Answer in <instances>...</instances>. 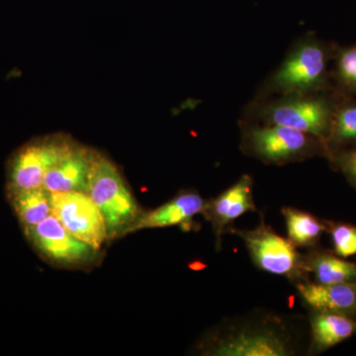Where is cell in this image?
<instances>
[{"mask_svg": "<svg viewBox=\"0 0 356 356\" xmlns=\"http://www.w3.org/2000/svg\"><path fill=\"white\" fill-rule=\"evenodd\" d=\"M95 154L74 146L44 177L43 187L50 193L88 192L89 175Z\"/></svg>", "mask_w": 356, "mask_h": 356, "instance_id": "obj_12", "label": "cell"}, {"mask_svg": "<svg viewBox=\"0 0 356 356\" xmlns=\"http://www.w3.org/2000/svg\"><path fill=\"white\" fill-rule=\"evenodd\" d=\"M206 201L200 194L185 191L156 209L142 213L126 234L145 229L166 228L180 226L191 229L196 215L202 214Z\"/></svg>", "mask_w": 356, "mask_h": 356, "instance_id": "obj_11", "label": "cell"}, {"mask_svg": "<svg viewBox=\"0 0 356 356\" xmlns=\"http://www.w3.org/2000/svg\"><path fill=\"white\" fill-rule=\"evenodd\" d=\"M229 233L242 238L250 259L259 270L286 278L294 284L309 280L304 254L289 238L278 235L261 215V222L254 229L232 227Z\"/></svg>", "mask_w": 356, "mask_h": 356, "instance_id": "obj_4", "label": "cell"}, {"mask_svg": "<svg viewBox=\"0 0 356 356\" xmlns=\"http://www.w3.org/2000/svg\"><path fill=\"white\" fill-rule=\"evenodd\" d=\"M298 348L286 318L257 313L222 322L206 337L202 351L214 356H290L297 355Z\"/></svg>", "mask_w": 356, "mask_h": 356, "instance_id": "obj_1", "label": "cell"}, {"mask_svg": "<svg viewBox=\"0 0 356 356\" xmlns=\"http://www.w3.org/2000/svg\"><path fill=\"white\" fill-rule=\"evenodd\" d=\"M86 194L104 218L108 240L126 235L142 214L118 168L99 154L93 159Z\"/></svg>", "mask_w": 356, "mask_h": 356, "instance_id": "obj_3", "label": "cell"}, {"mask_svg": "<svg viewBox=\"0 0 356 356\" xmlns=\"http://www.w3.org/2000/svg\"><path fill=\"white\" fill-rule=\"evenodd\" d=\"M257 211L254 180L248 175H243L236 184L216 197L206 201L202 215L212 226L218 252L222 248V236L234 227L236 220L248 212Z\"/></svg>", "mask_w": 356, "mask_h": 356, "instance_id": "obj_10", "label": "cell"}, {"mask_svg": "<svg viewBox=\"0 0 356 356\" xmlns=\"http://www.w3.org/2000/svg\"><path fill=\"white\" fill-rule=\"evenodd\" d=\"M284 95L261 110L266 124L296 129L316 136L327 144L337 102L318 93Z\"/></svg>", "mask_w": 356, "mask_h": 356, "instance_id": "obj_6", "label": "cell"}, {"mask_svg": "<svg viewBox=\"0 0 356 356\" xmlns=\"http://www.w3.org/2000/svg\"><path fill=\"white\" fill-rule=\"evenodd\" d=\"M25 234L40 254L58 264H81L95 257L96 250L72 235L54 214Z\"/></svg>", "mask_w": 356, "mask_h": 356, "instance_id": "obj_9", "label": "cell"}, {"mask_svg": "<svg viewBox=\"0 0 356 356\" xmlns=\"http://www.w3.org/2000/svg\"><path fill=\"white\" fill-rule=\"evenodd\" d=\"M53 214L72 235L96 250L108 240L106 225L99 209L86 193H51Z\"/></svg>", "mask_w": 356, "mask_h": 356, "instance_id": "obj_8", "label": "cell"}, {"mask_svg": "<svg viewBox=\"0 0 356 356\" xmlns=\"http://www.w3.org/2000/svg\"><path fill=\"white\" fill-rule=\"evenodd\" d=\"M327 146L330 154L337 149L356 146L355 100L337 102Z\"/></svg>", "mask_w": 356, "mask_h": 356, "instance_id": "obj_18", "label": "cell"}, {"mask_svg": "<svg viewBox=\"0 0 356 356\" xmlns=\"http://www.w3.org/2000/svg\"><path fill=\"white\" fill-rule=\"evenodd\" d=\"M74 147L60 137L47 138L21 147L9 168V193L43 187L49 170Z\"/></svg>", "mask_w": 356, "mask_h": 356, "instance_id": "obj_7", "label": "cell"}, {"mask_svg": "<svg viewBox=\"0 0 356 356\" xmlns=\"http://www.w3.org/2000/svg\"><path fill=\"white\" fill-rule=\"evenodd\" d=\"M334 77L344 92L356 95V46L337 50Z\"/></svg>", "mask_w": 356, "mask_h": 356, "instance_id": "obj_19", "label": "cell"}, {"mask_svg": "<svg viewBox=\"0 0 356 356\" xmlns=\"http://www.w3.org/2000/svg\"><path fill=\"white\" fill-rule=\"evenodd\" d=\"M327 222V233L331 236L334 252L343 259L356 255V225L350 222Z\"/></svg>", "mask_w": 356, "mask_h": 356, "instance_id": "obj_20", "label": "cell"}, {"mask_svg": "<svg viewBox=\"0 0 356 356\" xmlns=\"http://www.w3.org/2000/svg\"><path fill=\"white\" fill-rule=\"evenodd\" d=\"M304 264L314 282L320 284L356 282V262L346 261L334 252L318 247L304 254Z\"/></svg>", "mask_w": 356, "mask_h": 356, "instance_id": "obj_15", "label": "cell"}, {"mask_svg": "<svg viewBox=\"0 0 356 356\" xmlns=\"http://www.w3.org/2000/svg\"><path fill=\"white\" fill-rule=\"evenodd\" d=\"M9 196L24 229L36 226L53 214L51 193L44 187L13 192Z\"/></svg>", "mask_w": 356, "mask_h": 356, "instance_id": "obj_17", "label": "cell"}, {"mask_svg": "<svg viewBox=\"0 0 356 356\" xmlns=\"http://www.w3.org/2000/svg\"><path fill=\"white\" fill-rule=\"evenodd\" d=\"M310 355H320L356 334V318L310 310Z\"/></svg>", "mask_w": 356, "mask_h": 356, "instance_id": "obj_14", "label": "cell"}, {"mask_svg": "<svg viewBox=\"0 0 356 356\" xmlns=\"http://www.w3.org/2000/svg\"><path fill=\"white\" fill-rule=\"evenodd\" d=\"M334 55L331 47L315 38L300 43L271 76L274 91L290 95H314L329 84L330 60Z\"/></svg>", "mask_w": 356, "mask_h": 356, "instance_id": "obj_5", "label": "cell"}, {"mask_svg": "<svg viewBox=\"0 0 356 356\" xmlns=\"http://www.w3.org/2000/svg\"><path fill=\"white\" fill-rule=\"evenodd\" d=\"M243 153L266 165H285L315 156H329L325 140L285 126H247L243 129Z\"/></svg>", "mask_w": 356, "mask_h": 356, "instance_id": "obj_2", "label": "cell"}, {"mask_svg": "<svg viewBox=\"0 0 356 356\" xmlns=\"http://www.w3.org/2000/svg\"><path fill=\"white\" fill-rule=\"evenodd\" d=\"M327 161L334 170L341 172L356 191V146L332 152Z\"/></svg>", "mask_w": 356, "mask_h": 356, "instance_id": "obj_21", "label": "cell"}, {"mask_svg": "<svg viewBox=\"0 0 356 356\" xmlns=\"http://www.w3.org/2000/svg\"><path fill=\"white\" fill-rule=\"evenodd\" d=\"M295 286L310 310L356 318V282L320 284L308 280Z\"/></svg>", "mask_w": 356, "mask_h": 356, "instance_id": "obj_13", "label": "cell"}, {"mask_svg": "<svg viewBox=\"0 0 356 356\" xmlns=\"http://www.w3.org/2000/svg\"><path fill=\"white\" fill-rule=\"evenodd\" d=\"M286 222L288 238L297 248L318 247L323 234L327 232V222L306 211L294 207L281 209Z\"/></svg>", "mask_w": 356, "mask_h": 356, "instance_id": "obj_16", "label": "cell"}]
</instances>
